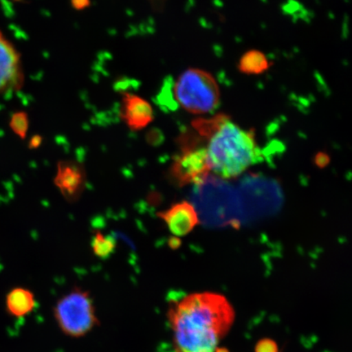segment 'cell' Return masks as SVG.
<instances>
[{
  "label": "cell",
  "mask_w": 352,
  "mask_h": 352,
  "mask_svg": "<svg viewBox=\"0 0 352 352\" xmlns=\"http://www.w3.org/2000/svg\"><path fill=\"white\" fill-rule=\"evenodd\" d=\"M157 217L164 220L175 236L188 235L200 222L195 206L188 201L174 204L168 210L157 213Z\"/></svg>",
  "instance_id": "10"
},
{
  "label": "cell",
  "mask_w": 352,
  "mask_h": 352,
  "mask_svg": "<svg viewBox=\"0 0 352 352\" xmlns=\"http://www.w3.org/2000/svg\"><path fill=\"white\" fill-rule=\"evenodd\" d=\"M54 183L66 201L76 202L85 189V170L76 161H60L57 165Z\"/></svg>",
  "instance_id": "8"
},
{
  "label": "cell",
  "mask_w": 352,
  "mask_h": 352,
  "mask_svg": "<svg viewBox=\"0 0 352 352\" xmlns=\"http://www.w3.org/2000/svg\"><path fill=\"white\" fill-rule=\"evenodd\" d=\"M146 138L149 144H157L160 143V140H161L160 135H158V131H148Z\"/></svg>",
  "instance_id": "17"
},
{
  "label": "cell",
  "mask_w": 352,
  "mask_h": 352,
  "mask_svg": "<svg viewBox=\"0 0 352 352\" xmlns=\"http://www.w3.org/2000/svg\"><path fill=\"white\" fill-rule=\"evenodd\" d=\"M120 117L131 130L142 131L153 121V109L146 100L124 92L122 96Z\"/></svg>",
  "instance_id": "9"
},
{
  "label": "cell",
  "mask_w": 352,
  "mask_h": 352,
  "mask_svg": "<svg viewBox=\"0 0 352 352\" xmlns=\"http://www.w3.org/2000/svg\"><path fill=\"white\" fill-rule=\"evenodd\" d=\"M13 1L21 2V1H22V0H13Z\"/></svg>",
  "instance_id": "22"
},
{
  "label": "cell",
  "mask_w": 352,
  "mask_h": 352,
  "mask_svg": "<svg viewBox=\"0 0 352 352\" xmlns=\"http://www.w3.org/2000/svg\"><path fill=\"white\" fill-rule=\"evenodd\" d=\"M192 126L208 140L205 147L210 171L223 179H234L261 160L253 130H244L224 114L197 120Z\"/></svg>",
  "instance_id": "2"
},
{
  "label": "cell",
  "mask_w": 352,
  "mask_h": 352,
  "mask_svg": "<svg viewBox=\"0 0 352 352\" xmlns=\"http://www.w3.org/2000/svg\"><path fill=\"white\" fill-rule=\"evenodd\" d=\"M254 352H280L277 343L270 338L259 340L254 347Z\"/></svg>",
  "instance_id": "15"
},
{
  "label": "cell",
  "mask_w": 352,
  "mask_h": 352,
  "mask_svg": "<svg viewBox=\"0 0 352 352\" xmlns=\"http://www.w3.org/2000/svg\"><path fill=\"white\" fill-rule=\"evenodd\" d=\"M117 242L113 236H105L96 231L91 241L92 252L100 258H107L116 250Z\"/></svg>",
  "instance_id": "13"
},
{
  "label": "cell",
  "mask_w": 352,
  "mask_h": 352,
  "mask_svg": "<svg viewBox=\"0 0 352 352\" xmlns=\"http://www.w3.org/2000/svg\"><path fill=\"white\" fill-rule=\"evenodd\" d=\"M176 104L192 114H205L217 109L220 90L215 78L204 69L190 68L179 74L174 83Z\"/></svg>",
  "instance_id": "4"
},
{
  "label": "cell",
  "mask_w": 352,
  "mask_h": 352,
  "mask_svg": "<svg viewBox=\"0 0 352 352\" xmlns=\"http://www.w3.org/2000/svg\"><path fill=\"white\" fill-rule=\"evenodd\" d=\"M214 352H230L227 349H224V347H217L215 349Z\"/></svg>",
  "instance_id": "21"
},
{
  "label": "cell",
  "mask_w": 352,
  "mask_h": 352,
  "mask_svg": "<svg viewBox=\"0 0 352 352\" xmlns=\"http://www.w3.org/2000/svg\"><path fill=\"white\" fill-rule=\"evenodd\" d=\"M270 63L263 52L258 50H250L242 55L239 63L240 72L257 76L266 72L270 67Z\"/></svg>",
  "instance_id": "12"
},
{
  "label": "cell",
  "mask_w": 352,
  "mask_h": 352,
  "mask_svg": "<svg viewBox=\"0 0 352 352\" xmlns=\"http://www.w3.org/2000/svg\"><path fill=\"white\" fill-rule=\"evenodd\" d=\"M42 138L39 135H34V138L30 139L29 142V148H38L39 145L42 144Z\"/></svg>",
  "instance_id": "18"
},
{
  "label": "cell",
  "mask_w": 352,
  "mask_h": 352,
  "mask_svg": "<svg viewBox=\"0 0 352 352\" xmlns=\"http://www.w3.org/2000/svg\"><path fill=\"white\" fill-rule=\"evenodd\" d=\"M182 153L170 167V175L179 186L204 182L210 171L206 148L197 146L188 135L180 138Z\"/></svg>",
  "instance_id": "6"
},
{
  "label": "cell",
  "mask_w": 352,
  "mask_h": 352,
  "mask_svg": "<svg viewBox=\"0 0 352 352\" xmlns=\"http://www.w3.org/2000/svg\"><path fill=\"white\" fill-rule=\"evenodd\" d=\"M54 315L61 331L74 338L86 336L99 324L91 294L79 287L58 299Z\"/></svg>",
  "instance_id": "5"
},
{
  "label": "cell",
  "mask_w": 352,
  "mask_h": 352,
  "mask_svg": "<svg viewBox=\"0 0 352 352\" xmlns=\"http://www.w3.org/2000/svg\"><path fill=\"white\" fill-rule=\"evenodd\" d=\"M24 81L19 52L0 30V96L20 90Z\"/></svg>",
  "instance_id": "7"
},
{
  "label": "cell",
  "mask_w": 352,
  "mask_h": 352,
  "mask_svg": "<svg viewBox=\"0 0 352 352\" xmlns=\"http://www.w3.org/2000/svg\"><path fill=\"white\" fill-rule=\"evenodd\" d=\"M167 319L175 352H214L234 322L235 312L221 294L195 293L171 301Z\"/></svg>",
  "instance_id": "1"
},
{
  "label": "cell",
  "mask_w": 352,
  "mask_h": 352,
  "mask_svg": "<svg viewBox=\"0 0 352 352\" xmlns=\"http://www.w3.org/2000/svg\"><path fill=\"white\" fill-rule=\"evenodd\" d=\"M149 1L151 2L153 7H156L157 8L164 6V3L166 0H149Z\"/></svg>",
  "instance_id": "20"
},
{
  "label": "cell",
  "mask_w": 352,
  "mask_h": 352,
  "mask_svg": "<svg viewBox=\"0 0 352 352\" xmlns=\"http://www.w3.org/2000/svg\"><path fill=\"white\" fill-rule=\"evenodd\" d=\"M72 6L77 11L85 10L91 6V0H70Z\"/></svg>",
  "instance_id": "16"
},
{
  "label": "cell",
  "mask_w": 352,
  "mask_h": 352,
  "mask_svg": "<svg viewBox=\"0 0 352 352\" xmlns=\"http://www.w3.org/2000/svg\"><path fill=\"white\" fill-rule=\"evenodd\" d=\"M180 244H182V242H180V241L177 239V236L176 237H173V239H171L170 240V248L171 249H177L179 248V245Z\"/></svg>",
  "instance_id": "19"
},
{
  "label": "cell",
  "mask_w": 352,
  "mask_h": 352,
  "mask_svg": "<svg viewBox=\"0 0 352 352\" xmlns=\"http://www.w3.org/2000/svg\"><path fill=\"white\" fill-rule=\"evenodd\" d=\"M11 130L21 139H25L29 130L30 121L28 114L23 111L12 114L10 122Z\"/></svg>",
  "instance_id": "14"
},
{
  "label": "cell",
  "mask_w": 352,
  "mask_h": 352,
  "mask_svg": "<svg viewBox=\"0 0 352 352\" xmlns=\"http://www.w3.org/2000/svg\"><path fill=\"white\" fill-rule=\"evenodd\" d=\"M35 298L30 290L25 288H15L8 294L6 306L8 314L15 318H23L34 309Z\"/></svg>",
  "instance_id": "11"
},
{
  "label": "cell",
  "mask_w": 352,
  "mask_h": 352,
  "mask_svg": "<svg viewBox=\"0 0 352 352\" xmlns=\"http://www.w3.org/2000/svg\"><path fill=\"white\" fill-rule=\"evenodd\" d=\"M195 186L192 205L199 221L215 227H239V197L233 188L220 179L209 175L204 182Z\"/></svg>",
  "instance_id": "3"
}]
</instances>
